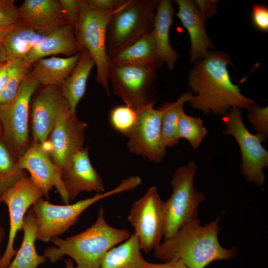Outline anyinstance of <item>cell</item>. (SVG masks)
I'll list each match as a JSON object with an SVG mask.
<instances>
[{
    "label": "cell",
    "mask_w": 268,
    "mask_h": 268,
    "mask_svg": "<svg viewBox=\"0 0 268 268\" xmlns=\"http://www.w3.org/2000/svg\"><path fill=\"white\" fill-rule=\"evenodd\" d=\"M230 57L220 52H210L196 63L189 73L188 83L195 93L191 107L205 114L224 116L230 109H248L254 101L241 94L231 80L227 67Z\"/></svg>",
    "instance_id": "cell-1"
},
{
    "label": "cell",
    "mask_w": 268,
    "mask_h": 268,
    "mask_svg": "<svg viewBox=\"0 0 268 268\" xmlns=\"http://www.w3.org/2000/svg\"><path fill=\"white\" fill-rule=\"evenodd\" d=\"M219 220L202 226L197 217L191 219L176 235L161 243L154 256L163 262L179 260L188 268H205L213 261L233 258L237 249L224 248L219 242Z\"/></svg>",
    "instance_id": "cell-2"
},
{
    "label": "cell",
    "mask_w": 268,
    "mask_h": 268,
    "mask_svg": "<svg viewBox=\"0 0 268 268\" xmlns=\"http://www.w3.org/2000/svg\"><path fill=\"white\" fill-rule=\"evenodd\" d=\"M130 235L126 229L110 225L105 219L104 210L100 205L92 225L66 239L52 238L50 241L55 246L45 249L44 256L55 263L67 255L75 262V268H99L107 253Z\"/></svg>",
    "instance_id": "cell-3"
},
{
    "label": "cell",
    "mask_w": 268,
    "mask_h": 268,
    "mask_svg": "<svg viewBox=\"0 0 268 268\" xmlns=\"http://www.w3.org/2000/svg\"><path fill=\"white\" fill-rule=\"evenodd\" d=\"M138 186L133 176L123 179L113 190L97 193L92 197L79 201L72 204H52L43 197L32 205L37 223V239L47 243L51 239L63 234L75 225L79 216L88 207L107 197L131 190Z\"/></svg>",
    "instance_id": "cell-4"
},
{
    "label": "cell",
    "mask_w": 268,
    "mask_h": 268,
    "mask_svg": "<svg viewBox=\"0 0 268 268\" xmlns=\"http://www.w3.org/2000/svg\"><path fill=\"white\" fill-rule=\"evenodd\" d=\"M157 1L128 0L108 25L106 51L111 56L153 29Z\"/></svg>",
    "instance_id": "cell-5"
},
{
    "label": "cell",
    "mask_w": 268,
    "mask_h": 268,
    "mask_svg": "<svg viewBox=\"0 0 268 268\" xmlns=\"http://www.w3.org/2000/svg\"><path fill=\"white\" fill-rule=\"evenodd\" d=\"M196 171L195 163L190 161L178 167L173 174L172 194L164 201L165 240L174 236L184 224L197 217L199 205L205 199L194 184Z\"/></svg>",
    "instance_id": "cell-6"
},
{
    "label": "cell",
    "mask_w": 268,
    "mask_h": 268,
    "mask_svg": "<svg viewBox=\"0 0 268 268\" xmlns=\"http://www.w3.org/2000/svg\"><path fill=\"white\" fill-rule=\"evenodd\" d=\"M118 10L102 12L91 6L86 0H81L74 29L80 52L85 49L93 58L97 69L96 81L105 89L109 96L110 59L106 51V33L112 15Z\"/></svg>",
    "instance_id": "cell-7"
},
{
    "label": "cell",
    "mask_w": 268,
    "mask_h": 268,
    "mask_svg": "<svg viewBox=\"0 0 268 268\" xmlns=\"http://www.w3.org/2000/svg\"><path fill=\"white\" fill-rule=\"evenodd\" d=\"M40 85L29 73L14 98L0 104L1 137L16 160L31 143L28 129L30 103Z\"/></svg>",
    "instance_id": "cell-8"
},
{
    "label": "cell",
    "mask_w": 268,
    "mask_h": 268,
    "mask_svg": "<svg viewBox=\"0 0 268 268\" xmlns=\"http://www.w3.org/2000/svg\"><path fill=\"white\" fill-rule=\"evenodd\" d=\"M222 121L225 126L224 134L233 136L239 145L242 174L247 181L263 185L265 181L263 170L268 165V152L262 145L265 140L246 128L239 109H230L223 116Z\"/></svg>",
    "instance_id": "cell-9"
},
{
    "label": "cell",
    "mask_w": 268,
    "mask_h": 268,
    "mask_svg": "<svg viewBox=\"0 0 268 268\" xmlns=\"http://www.w3.org/2000/svg\"><path fill=\"white\" fill-rule=\"evenodd\" d=\"M128 219L141 250L148 254L161 244L165 232L164 201L156 186L150 187L133 202Z\"/></svg>",
    "instance_id": "cell-10"
},
{
    "label": "cell",
    "mask_w": 268,
    "mask_h": 268,
    "mask_svg": "<svg viewBox=\"0 0 268 268\" xmlns=\"http://www.w3.org/2000/svg\"><path fill=\"white\" fill-rule=\"evenodd\" d=\"M108 78L114 93L134 109L154 100L152 99L157 79L156 70L143 67L110 63Z\"/></svg>",
    "instance_id": "cell-11"
},
{
    "label": "cell",
    "mask_w": 268,
    "mask_h": 268,
    "mask_svg": "<svg viewBox=\"0 0 268 268\" xmlns=\"http://www.w3.org/2000/svg\"><path fill=\"white\" fill-rule=\"evenodd\" d=\"M87 126L71 111L65 100L46 141L49 146L46 149L62 173L74 154L84 148V134Z\"/></svg>",
    "instance_id": "cell-12"
},
{
    "label": "cell",
    "mask_w": 268,
    "mask_h": 268,
    "mask_svg": "<svg viewBox=\"0 0 268 268\" xmlns=\"http://www.w3.org/2000/svg\"><path fill=\"white\" fill-rule=\"evenodd\" d=\"M44 194L32 178L24 177L0 196V202L6 204L9 216L7 244L0 261V268H6L17 250L14 248L16 233L22 230L24 217L30 207Z\"/></svg>",
    "instance_id": "cell-13"
},
{
    "label": "cell",
    "mask_w": 268,
    "mask_h": 268,
    "mask_svg": "<svg viewBox=\"0 0 268 268\" xmlns=\"http://www.w3.org/2000/svg\"><path fill=\"white\" fill-rule=\"evenodd\" d=\"M155 100L136 109L137 120L128 137L130 151L141 155L151 161L159 162L163 159L166 148L161 137V120L164 109L153 106Z\"/></svg>",
    "instance_id": "cell-14"
},
{
    "label": "cell",
    "mask_w": 268,
    "mask_h": 268,
    "mask_svg": "<svg viewBox=\"0 0 268 268\" xmlns=\"http://www.w3.org/2000/svg\"><path fill=\"white\" fill-rule=\"evenodd\" d=\"M17 162L21 169L30 173V177L42 190L46 200H49V193L55 187L65 204L69 203L61 170L52 161L44 146L32 140Z\"/></svg>",
    "instance_id": "cell-15"
},
{
    "label": "cell",
    "mask_w": 268,
    "mask_h": 268,
    "mask_svg": "<svg viewBox=\"0 0 268 268\" xmlns=\"http://www.w3.org/2000/svg\"><path fill=\"white\" fill-rule=\"evenodd\" d=\"M65 101L57 86H43L35 95L30 111L33 141L45 146Z\"/></svg>",
    "instance_id": "cell-16"
},
{
    "label": "cell",
    "mask_w": 268,
    "mask_h": 268,
    "mask_svg": "<svg viewBox=\"0 0 268 268\" xmlns=\"http://www.w3.org/2000/svg\"><path fill=\"white\" fill-rule=\"evenodd\" d=\"M62 177L70 201L82 192H104L103 180L91 163L88 147L74 154Z\"/></svg>",
    "instance_id": "cell-17"
},
{
    "label": "cell",
    "mask_w": 268,
    "mask_h": 268,
    "mask_svg": "<svg viewBox=\"0 0 268 268\" xmlns=\"http://www.w3.org/2000/svg\"><path fill=\"white\" fill-rule=\"evenodd\" d=\"M20 23L49 32L67 24L59 0H25L18 7Z\"/></svg>",
    "instance_id": "cell-18"
},
{
    "label": "cell",
    "mask_w": 268,
    "mask_h": 268,
    "mask_svg": "<svg viewBox=\"0 0 268 268\" xmlns=\"http://www.w3.org/2000/svg\"><path fill=\"white\" fill-rule=\"evenodd\" d=\"M175 2L178 6L176 15L190 36V61L193 62L204 57L213 45L206 32L205 19L195 1L176 0Z\"/></svg>",
    "instance_id": "cell-19"
},
{
    "label": "cell",
    "mask_w": 268,
    "mask_h": 268,
    "mask_svg": "<svg viewBox=\"0 0 268 268\" xmlns=\"http://www.w3.org/2000/svg\"><path fill=\"white\" fill-rule=\"evenodd\" d=\"M80 52L73 28L65 24L50 32L23 59L32 65L48 56L63 54L70 57Z\"/></svg>",
    "instance_id": "cell-20"
},
{
    "label": "cell",
    "mask_w": 268,
    "mask_h": 268,
    "mask_svg": "<svg viewBox=\"0 0 268 268\" xmlns=\"http://www.w3.org/2000/svg\"><path fill=\"white\" fill-rule=\"evenodd\" d=\"M173 15L172 1L162 0L157 2L152 33L158 54L169 70L173 69L179 58L178 53L171 46L169 41Z\"/></svg>",
    "instance_id": "cell-21"
},
{
    "label": "cell",
    "mask_w": 268,
    "mask_h": 268,
    "mask_svg": "<svg viewBox=\"0 0 268 268\" xmlns=\"http://www.w3.org/2000/svg\"><path fill=\"white\" fill-rule=\"evenodd\" d=\"M110 63L143 67L156 70L163 63L155 44L152 31L109 56Z\"/></svg>",
    "instance_id": "cell-22"
},
{
    "label": "cell",
    "mask_w": 268,
    "mask_h": 268,
    "mask_svg": "<svg viewBox=\"0 0 268 268\" xmlns=\"http://www.w3.org/2000/svg\"><path fill=\"white\" fill-rule=\"evenodd\" d=\"M95 66V61L89 52L82 49L72 71L59 86L72 112L75 113L77 105L85 94L87 79Z\"/></svg>",
    "instance_id": "cell-23"
},
{
    "label": "cell",
    "mask_w": 268,
    "mask_h": 268,
    "mask_svg": "<svg viewBox=\"0 0 268 268\" xmlns=\"http://www.w3.org/2000/svg\"><path fill=\"white\" fill-rule=\"evenodd\" d=\"M80 55L40 59L32 65L29 74L43 86H59L72 71Z\"/></svg>",
    "instance_id": "cell-24"
},
{
    "label": "cell",
    "mask_w": 268,
    "mask_h": 268,
    "mask_svg": "<svg viewBox=\"0 0 268 268\" xmlns=\"http://www.w3.org/2000/svg\"><path fill=\"white\" fill-rule=\"evenodd\" d=\"M22 230L24 235L21 245L6 268H37L47 261L45 256L38 255L36 250L37 223L32 206L24 217Z\"/></svg>",
    "instance_id": "cell-25"
},
{
    "label": "cell",
    "mask_w": 268,
    "mask_h": 268,
    "mask_svg": "<svg viewBox=\"0 0 268 268\" xmlns=\"http://www.w3.org/2000/svg\"><path fill=\"white\" fill-rule=\"evenodd\" d=\"M49 33L37 31L21 23L15 26L2 42L7 61L23 59Z\"/></svg>",
    "instance_id": "cell-26"
},
{
    "label": "cell",
    "mask_w": 268,
    "mask_h": 268,
    "mask_svg": "<svg viewBox=\"0 0 268 268\" xmlns=\"http://www.w3.org/2000/svg\"><path fill=\"white\" fill-rule=\"evenodd\" d=\"M137 240L133 233L120 245L109 250L99 268H148Z\"/></svg>",
    "instance_id": "cell-27"
},
{
    "label": "cell",
    "mask_w": 268,
    "mask_h": 268,
    "mask_svg": "<svg viewBox=\"0 0 268 268\" xmlns=\"http://www.w3.org/2000/svg\"><path fill=\"white\" fill-rule=\"evenodd\" d=\"M192 92L182 93L175 102H165L161 106L164 113L161 120V137L163 145L166 148L175 145L179 141L178 126L181 116L185 113L184 105L193 98Z\"/></svg>",
    "instance_id": "cell-28"
},
{
    "label": "cell",
    "mask_w": 268,
    "mask_h": 268,
    "mask_svg": "<svg viewBox=\"0 0 268 268\" xmlns=\"http://www.w3.org/2000/svg\"><path fill=\"white\" fill-rule=\"evenodd\" d=\"M26 176L0 136V196Z\"/></svg>",
    "instance_id": "cell-29"
},
{
    "label": "cell",
    "mask_w": 268,
    "mask_h": 268,
    "mask_svg": "<svg viewBox=\"0 0 268 268\" xmlns=\"http://www.w3.org/2000/svg\"><path fill=\"white\" fill-rule=\"evenodd\" d=\"M31 68L32 65L23 59L8 61L7 82L0 94V104H5L14 98Z\"/></svg>",
    "instance_id": "cell-30"
},
{
    "label": "cell",
    "mask_w": 268,
    "mask_h": 268,
    "mask_svg": "<svg viewBox=\"0 0 268 268\" xmlns=\"http://www.w3.org/2000/svg\"><path fill=\"white\" fill-rule=\"evenodd\" d=\"M207 134L201 118L188 116L185 113L180 117L178 126V137L187 139L193 148L200 145Z\"/></svg>",
    "instance_id": "cell-31"
},
{
    "label": "cell",
    "mask_w": 268,
    "mask_h": 268,
    "mask_svg": "<svg viewBox=\"0 0 268 268\" xmlns=\"http://www.w3.org/2000/svg\"><path fill=\"white\" fill-rule=\"evenodd\" d=\"M109 119L113 129L128 137L136 125L137 114L135 109L129 106L120 105L111 110Z\"/></svg>",
    "instance_id": "cell-32"
},
{
    "label": "cell",
    "mask_w": 268,
    "mask_h": 268,
    "mask_svg": "<svg viewBox=\"0 0 268 268\" xmlns=\"http://www.w3.org/2000/svg\"><path fill=\"white\" fill-rule=\"evenodd\" d=\"M248 118L257 131V134L265 141L268 135V108L261 107L255 103L248 108Z\"/></svg>",
    "instance_id": "cell-33"
},
{
    "label": "cell",
    "mask_w": 268,
    "mask_h": 268,
    "mask_svg": "<svg viewBox=\"0 0 268 268\" xmlns=\"http://www.w3.org/2000/svg\"><path fill=\"white\" fill-rule=\"evenodd\" d=\"M20 23L18 7L14 0H0V27H7Z\"/></svg>",
    "instance_id": "cell-34"
},
{
    "label": "cell",
    "mask_w": 268,
    "mask_h": 268,
    "mask_svg": "<svg viewBox=\"0 0 268 268\" xmlns=\"http://www.w3.org/2000/svg\"><path fill=\"white\" fill-rule=\"evenodd\" d=\"M81 0H59L67 24L75 28Z\"/></svg>",
    "instance_id": "cell-35"
},
{
    "label": "cell",
    "mask_w": 268,
    "mask_h": 268,
    "mask_svg": "<svg viewBox=\"0 0 268 268\" xmlns=\"http://www.w3.org/2000/svg\"><path fill=\"white\" fill-rule=\"evenodd\" d=\"M252 20L254 25L263 31L268 30V9L266 6L256 4L252 7Z\"/></svg>",
    "instance_id": "cell-36"
},
{
    "label": "cell",
    "mask_w": 268,
    "mask_h": 268,
    "mask_svg": "<svg viewBox=\"0 0 268 268\" xmlns=\"http://www.w3.org/2000/svg\"><path fill=\"white\" fill-rule=\"evenodd\" d=\"M128 0H86L96 9L105 12H113L119 10Z\"/></svg>",
    "instance_id": "cell-37"
},
{
    "label": "cell",
    "mask_w": 268,
    "mask_h": 268,
    "mask_svg": "<svg viewBox=\"0 0 268 268\" xmlns=\"http://www.w3.org/2000/svg\"><path fill=\"white\" fill-rule=\"evenodd\" d=\"M195 2L205 19L211 17L216 10L217 1L196 0Z\"/></svg>",
    "instance_id": "cell-38"
},
{
    "label": "cell",
    "mask_w": 268,
    "mask_h": 268,
    "mask_svg": "<svg viewBox=\"0 0 268 268\" xmlns=\"http://www.w3.org/2000/svg\"><path fill=\"white\" fill-rule=\"evenodd\" d=\"M148 268H188L187 267L179 260L155 264L149 262Z\"/></svg>",
    "instance_id": "cell-39"
},
{
    "label": "cell",
    "mask_w": 268,
    "mask_h": 268,
    "mask_svg": "<svg viewBox=\"0 0 268 268\" xmlns=\"http://www.w3.org/2000/svg\"><path fill=\"white\" fill-rule=\"evenodd\" d=\"M8 61L0 67V94L4 89L7 82Z\"/></svg>",
    "instance_id": "cell-40"
},
{
    "label": "cell",
    "mask_w": 268,
    "mask_h": 268,
    "mask_svg": "<svg viewBox=\"0 0 268 268\" xmlns=\"http://www.w3.org/2000/svg\"><path fill=\"white\" fill-rule=\"evenodd\" d=\"M15 26L7 27H0V43L3 42L6 35Z\"/></svg>",
    "instance_id": "cell-41"
},
{
    "label": "cell",
    "mask_w": 268,
    "mask_h": 268,
    "mask_svg": "<svg viewBox=\"0 0 268 268\" xmlns=\"http://www.w3.org/2000/svg\"><path fill=\"white\" fill-rule=\"evenodd\" d=\"M7 62L6 54L2 46V43H0V67Z\"/></svg>",
    "instance_id": "cell-42"
},
{
    "label": "cell",
    "mask_w": 268,
    "mask_h": 268,
    "mask_svg": "<svg viewBox=\"0 0 268 268\" xmlns=\"http://www.w3.org/2000/svg\"><path fill=\"white\" fill-rule=\"evenodd\" d=\"M65 263L66 265V268H75L73 266V262L70 259H66L65 260Z\"/></svg>",
    "instance_id": "cell-43"
},
{
    "label": "cell",
    "mask_w": 268,
    "mask_h": 268,
    "mask_svg": "<svg viewBox=\"0 0 268 268\" xmlns=\"http://www.w3.org/2000/svg\"><path fill=\"white\" fill-rule=\"evenodd\" d=\"M4 229L3 228H2V227L1 226V224H0V244H1V243L4 237ZM1 256H0V259H1Z\"/></svg>",
    "instance_id": "cell-44"
},
{
    "label": "cell",
    "mask_w": 268,
    "mask_h": 268,
    "mask_svg": "<svg viewBox=\"0 0 268 268\" xmlns=\"http://www.w3.org/2000/svg\"><path fill=\"white\" fill-rule=\"evenodd\" d=\"M0 136H1V128H0Z\"/></svg>",
    "instance_id": "cell-45"
}]
</instances>
